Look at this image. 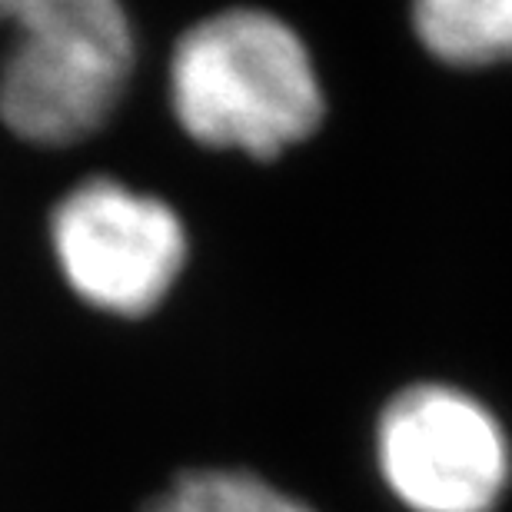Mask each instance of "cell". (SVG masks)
<instances>
[{"mask_svg":"<svg viewBox=\"0 0 512 512\" xmlns=\"http://www.w3.org/2000/svg\"><path fill=\"white\" fill-rule=\"evenodd\" d=\"M0 124L34 147H70L114 117L133 70L124 0H0Z\"/></svg>","mask_w":512,"mask_h":512,"instance_id":"7a4b0ae2","label":"cell"},{"mask_svg":"<svg viewBox=\"0 0 512 512\" xmlns=\"http://www.w3.org/2000/svg\"><path fill=\"white\" fill-rule=\"evenodd\" d=\"M419 40L449 64L512 57V0H413Z\"/></svg>","mask_w":512,"mask_h":512,"instance_id":"5b68a950","label":"cell"},{"mask_svg":"<svg viewBox=\"0 0 512 512\" xmlns=\"http://www.w3.org/2000/svg\"><path fill=\"white\" fill-rule=\"evenodd\" d=\"M170 107L183 133L203 147L273 160L323 120V87L310 50L286 20L230 7L177 40Z\"/></svg>","mask_w":512,"mask_h":512,"instance_id":"6da1fadb","label":"cell"},{"mask_svg":"<svg viewBox=\"0 0 512 512\" xmlns=\"http://www.w3.org/2000/svg\"><path fill=\"white\" fill-rule=\"evenodd\" d=\"M376 456L413 512H489L509 483L503 426L473 396L419 383L383 409Z\"/></svg>","mask_w":512,"mask_h":512,"instance_id":"277c9868","label":"cell"},{"mask_svg":"<svg viewBox=\"0 0 512 512\" xmlns=\"http://www.w3.org/2000/svg\"><path fill=\"white\" fill-rule=\"evenodd\" d=\"M143 512H313L300 499L243 469L180 473Z\"/></svg>","mask_w":512,"mask_h":512,"instance_id":"8992f818","label":"cell"},{"mask_svg":"<svg viewBox=\"0 0 512 512\" xmlns=\"http://www.w3.org/2000/svg\"><path fill=\"white\" fill-rule=\"evenodd\" d=\"M50 243L70 290L114 316L157 310L190 253L187 227L167 200L110 177L64 193L50 217Z\"/></svg>","mask_w":512,"mask_h":512,"instance_id":"3957f363","label":"cell"}]
</instances>
